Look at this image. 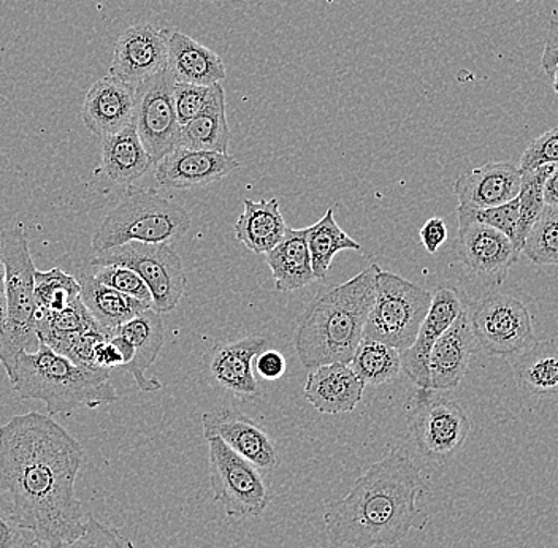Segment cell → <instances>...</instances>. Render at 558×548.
Returning <instances> with one entry per match:
<instances>
[{
    "mask_svg": "<svg viewBox=\"0 0 558 548\" xmlns=\"http://www.w3.org/2000/svg\"><path fill=\"white\" fill-rule=\"evenodd\" d=\"M208 467L213 498L232 519L259 516L274 499L264 474L233 452L218 436H209Z\"/></svg>",
    "mask_w": 558,
    "mask_h": 548,
    "instance_id": "8",
    "label": "cell"
},
{
    "mask_svg": "<svg viewBox=\"0 0 558 548\" xmlns=\"http://www.w3.org/2000/svg\"><path fill=\"white\" fill-rule=\"evenodd\" d=\"M37 537L21 525L12 501L0 488V548H26Z\"/></svg>",
    "mask_w": 558,
    "mask_h": 548,
    "instance_id": "40",
    "label": "cell"
},
{
    "mask_svg": "<svg viewBox=\"0 0 558 548\" xmlns=\"http://www.w3.org/2000/svg\"><path fill=\"white\" fill-rule=\"evenodd\" d=\"M279 292H294L316 281L306 244V229H288L284 239L265 254Z\"/></svg>",
    "mask_w": 558,
    "mask_h": 548,
    "instance_id": "26",
    "label": "cell"
},
{
    "mask_svg": "<svg viewBox=\"0 0 558 548\" xmlns=\"http://www.w3.org/2000/svg\"><path fill=\"white\" fill-rule=\"evenodd\" d=\"M408 425L418 453L436 463L456 456L471 431L463 407L449 398L434 397V390H418Z\"/></svg>",
    "mask_w": 558,
    "mask_h": 548,
    "instance_id": "11",
    "label": "cell"
},
{
    "mask_svg": "<svg viewBox=\"0 0 558 548\" xmlns=\"http://www.w3.org/2000/svg\"><path fill=\"white\" fill-rule=\"evenodd\" d=\"M213 86H198L190 85V83L174 82V110H177V117L181 127L194 120V118L204 110L209 97H211Z\"/></svg>",
    "mask_w": 558,
    "mask_h": 548,
    "instance_id": "41",
    "label": "cell"
},
{
    "mask_svg": "<svg viewBox=\"0 0 558 548\" xmlns=\"http://www.w3.org/2000/svg\"><path fill=\"white\" fill-rule=\"evenodd\" d=\"M0 256L5 265L7 317L0 327V365L7 376H13L17 355L35 352L37 306L34 299L35 268L29 240L23 227L0 230Z\"/></svg>",
    "mask_w": 558,
    "mask_h": 548,
    "instance_id": "5",
    "label": "cell"
},
{
    "mask_svg": "<svg viewBox=\"0 0 558 548\" xmlns=\"http://www.w3.org/2000/svg\"><path fill=\"white\" fill-rule=\"evenodd\" d=\"M351 366L365 386L375 387L399 379L403 372L400 352L378 341L362 340Z\"/></svg>",
    "mask_w": 558,
    "mask_h": 548,
    "instance_id": "33",
    "label": "cell"
},
{
    "mask_svg": "<svg viewBox=\"0 0 558 548\" xmlns=\"http://www.w3.org/2000/svg\"><path fill=\"white\" fill-rule=\"evenodd\" d=\"M268 348V338L257 334L213 345L204 357L209 380L233 397L254 400L259 397V383L254 377V358Z\"/></svg>",
    "mask_w": 558,
    "mask_h": 548,
    "instance_id": "16",
    "label": "cell"
},
{
    "mask_svg": "<svg viewBox=\"0 0 558 548\" xmlns=\"http://www.w3.org/2000/svg\"><path fill=\"white\" fill-rule=\"evenodd\" d=\"M174 78L170 70L140 83L135 94L134 124L140 142L153 163L178 148L181 124L173 100Z\"/></svg>",
    "mask_w": 558,
    "mask_h": 548,
    "instance_id": "12",
    "label": "cell"
},
{
    "mask_svg": "<svg viewBox=\"0 0 558 548\" xmlns=\"http://www.w3.org/2000/svg\"><path fill=\"white\" fill-rule=\"evenodd\" d=\"M254 368L262 379L278 380L286 373V357L275 349H267L254 358Z\"/></svg>",
    "mask_w": 558,
    "mask_h": 548,
    "instance_id": "43",
    "label": "cell"
},
{
    "mask_svg": "<svg viewBox=\"0 0 558 548\" xmlns=\"http://www.w3.org/2000/svg\"><path fill=\"white\" fill-rule=\"evenodd\" d=\"M421 243L428 254H436L448 240V226L441 218H432L422 226Z\"/></svg>",
    "mask_w": 558,
    "mask_h": 548,
    "instance_id": "44",
    "label": "cell"
},
{
    "mask_svg": "<svg viewBox=\"0 0 558 548\" xmlns=\"http://www.w3.org/2000/svg\"><path fill=\"white\" fill-rule=\"evenodd\" d=\"M34 299L38 314L59 313L80 300V282L61 268L35 271Z\"/></svg>",
    "mask_w": 558,
    "mask_h": 548,
    "instance_id": "34",
    "label": "cell"
},
{
    "mask_svg": "<svg viewBox=\"0 0 558 548\" xmlns=\"http://www.w3.org/2000/svg\"><path fill=\"white\" fill-rule=\"evenodd\" d=\"M137 86L107 75L87 90L82 107L86 129L97 137L118 134L134 121Z\"/></svg>",
    "mask_w": 558,
    "mask_h": 548,
    "instance_id": "19",
    "label": "cell"
},
{
    "mask_svg": "<svg viewBox=\"0 0 558 548\" xmlns=\"http://www.w3.org/2000/svg\"><path fill=\"white\" fill-rule=\"evenodd\" d=\"M26 548H48L47 544L40 543V540H34L33 544H29Z\"/></svg>",
    "mask_w": 558,
    "mask_h": 548,
    "instance_id": "51",
    "label": "cell"
},
{
    "mask_svg": "<svg viewBox=\"0 0 558 548\" xmlns=\"http://www.w3.org/2000/svg\"><path fill=\"white\" fill-rule=\"evenodd\" d=\"M544 204L546 206H553L558 208V166L554 169V172L547 178L546 184H544Z\"/></svg>",
    "mask_w": 558,
    "mask_h": 548,
    "instance_id": "47",
    "label": "cell"
},
{
    "mask_svg": "<svg viewBox=\"0 0 558 548\" xmlns=\"http://www.w3.org/2000/svg\"><path fill=\"white\" fill-rule=\"evenodd\" d=\"M80 296L90 316L107 330H118L151 306L108 288L93 275H80Z\"/></svg>",
    "mask_w": 558,
    "mask_h": 548,
    "instance_id": "30",
    "label": "cell"
},
{
    "mask_svg": "<svg viewBox=\"0 0 558 548\" xmlns=\"http://www.w3.org/2000/svg\"><path fill=\"white\" fill-rule=\"evenodd\" d=\"M50 548H135L117 528L105 525L93 514L86 520L85 532L75 540Z\"/></svg>",
    "mask_w": 558,
    "mask_h": 548,
    "instance_id": "39",
    "label": "cell"
},
{
    "mask_svg": "<svg viewBox=\"0 0 558 548\" xmlns=\"http://www.w3.org/2000/svg\"><path fill=\"white\" fill-rule=\"evenodd\" d=\"M476 343L495 357H515L536 344L532 314L511 295L488 293L470 313Z\"/></svg>",
    "mask_w": 558,
    "mask_h": 548,
    "instance_id": "10",
    "label": "cell"
},
{
    "mask_svg": "<svg viewBox=\"0 0 558 548\" xmlns=\"http://www.w3.org/2000/svg\"><path fill=\"white\" fill-rule=\"evenodd\" d=\"M169 34L151 23L128 27L114 45L108 75L138 86L169 69Z\"/></svg>",
    "mask_w": 558,
    "mask_h": 548,
    "instance_id": "13",
    "label": "cell"
},
{
    "mask_svg": "<svg viewBox=\"0 0 558 548\" xmlns=\"http://www.w3.org/2000/svg\"><path fill=\"white\" fill-rule=\"evenodd\" d=\"M365 383L349 363H329L312 369L305 398L320 414H349L364 398Z\"/></svg>",
    "mask_w": 558,
    "mask_h": 548,
    "instance_id": "22",
    "label": "cell"
},
{
    "mask_svg": "<svg viewBox=\"0 0 558 548\" xmlns=\"http://www.w3.org/2000/svg\"><path fill=\"white\" fill-rule=\"evenodd\" d=\"M434 293L390 271H379L375 302L364 331L365 341H378L403 352L416 340Z\"/></svg>",
    "mask_w": 558,
    "mask_h": 548,
    "instance_id": "7",
    "label": "cell"
},
{
    "mask_svg": "<svg viewBox=\"0 0 558 548\" xmlns=\"http://www.w3.org/2000/svg\"><path fill=\"white\" fill-rule=\"evenodd\" d=\"M544 166H558V127L544 132L530 143L519 162L521 173Z\"/></svg>",
    "mask_w": 558,
    "mask_h": 548,
    "instance_id": "42",
    "label": "cell"
},
{
    "mask_svg": "<svg viewBox=\"0 0 558 548\" xmlns=\"http://www.w3.org/2000/svg\"><path fill=\"white\" fill-rule=\"evenodd\" d=\"M178 148L229 155L230 129L226 114V90L221 83L213 86L204 110L181 127Z\"/></svg>",
    "mask_w": 558,
    "mask_h": 548,
    "instance_id": "27",
    "label": "cell"
},
{
    "mask_svg": "<svg viewBox=\"0 0 558 548\" xmlns=\"http://www.w3.org/2000/svg\"><path fill=\"white\" fill-rule=\"evenodd\" d=\"M7 317V296H5V285H0V322H5ZM0 326V327H2Z\"/></svg>",
    "mask_w": 558,
    "mask_h": 548,
    "instance_id": "48",
    "label": "cell"
},
{
    "mask_svg": "<svg viewBox=\"0 0 558 548\" xmlns=\"http://www.w3.org/2000/svg\"><path fill=\"white\" fill-rule=\"evenodd\" d=\"M244 211L233 226L236 240L251 253L267 254L284 239L288 223L281 212L278 198L270 200H244Z\"/></svg>",
    "mask_w": 558,
    "mask_h": 548,
    "instance_id": "28",
    "label": "cell"
},
{
    "mask_svg": "<svg viewBox=\"0 0 558 548\" xmlns=\"http://www.w3.org/2000/svg\"><path fill=\"white\" fill-rule=\"evenodd\" d=\"M457 256L466 273L484 284H504L519 253L514 243L498 230L483 223H459Z\"/></svg>",
    "mask_w": 558,
    "mask_h": 548,
    "instance_id": "14",
    "label": "cell"
},
{
    "mask_svg": "<svg viewBox=\"0 0 558 548\" xmlns=\"http://www.w3.org/2000/svg\"><path fill=\"white\" fill-rule=\"evenodd\" d=\"M110 338L100 341V343L94 348L93 361L96 368L111 373V369L122 368V363L124 362H122L121 352L118 351L117 345L111 343Z\"/></svg>",
    "mask_w": 558,
    "mask_h": 548,
    "instance_id": "46",
    "label": "cell"
},
{
    "mask_svg": "<svg viewBox=\"0 0 558 548\" xmlns=\"http://www.w3.org/2000/svg\"><path fill=\"white\" fill-rule=\"evenodd\" d=\"M190 229L186 208L157 194L155 188H132L105 216L90 239V247L100 254L131 241L170 243L186 235Z\"/></svg>",
    "mask_w": 558,
    "mask_h": 548,
    "instance_id": "6",
    "label": "cell"
},
{
    "mask_svg": "<svg viewBox=\"0 0 558 548\" xmlns=\"http://www.w3.org/2000/svg\"><path fill=\"white\" fill-rule=\"evenodd\" d=\"M512 375L530 397L558 394V340L536 341L529 351L511 357Z\"/></svg>",
    "mask_w": 558,
    "mask_h": 548,
    "instance_id": "29",
    "label": "cell"
},
{
    "mask_svg": "<svg viewBox=\"0 0 558 548\" xmlns=\"http://www.w3.org/2000/svg\"><path fill=\"white\" fill-rule=\"evenodd\" d=\"M169 70L174 82L198 86L218 85L227 76L221 56L183 33L169 34Z\"/></svg>",
    "mask_w": 558,
    "mask_h": 548,
    "instance_id": "23",
    "label": "cell"
},
{
    "mask_svg": "<svg viewBox=\"0 0 558 548\" xmlns=\"http://www.w3.org/2000/svg\"><path fill=\"white\" fill-rule=\"evenodd\" d=\"M239 169L242 163L230 155L174 148L156 163L155 176L160 187L187 191L221 181Z\"/></svg>",
    "mask_w": 558,
    "mask_h": 548,
    "instance_id": "18",
    "label": "cell"
},
{
    "mask_svg": "<svg viewBox=\"0 0 558 548\" xmlns=\"http://www.w3.org/2000/svg\"><path fill=\"white\" fill-rule=\"evenodd\" d=\"M465 309L459 292L451 288H439L432 296L427 316L422 320L416 340L401 352V366L418 390H432L428 376V358L438 338L452 326L453 320Z\"/></svg>",
    "mask_w": 558,
    "mask_h": 548,
    "instance_id": "17",
    "label": "cell"
},
{
    "mask_svg": "<svg viewBox=\"0 0 558 548\" xmlns=\"http://www.w3.org/2000/svg\"><path fill=\"white\" fill-rule=\"evenodd\" d=\"M89 265H121L134 270L148 285L153 309L159 314L172 313L180 305L187 284L183 261L170 243L131 241L97 254Z\"/></svg>",
    "mask_w": 558,
    "mask_h": 548,
    "instance_id": "9",
    "label": "cell"
},
{
    "mask_svg": "<svg viewBox=\"0 0 558 548\" xmlns=\"http://www.w3.org/2000/svg\"><path fill=\"white\" fill-rule=\"evenodd\" d=\"M100 155L105 176L122 186H131L155 166L140 142L134 122L118 134L104 137Z\"/></svg>",
    "mask_w": 558,
    "mask_h": 548,
    "instance_id": "25",
    "label": "cell"
},
{
    "mask_svg": "<svg viewBox=\"0 0 558 548\" xmlns=\"http://www.w3.org/2000/svg\"><path fill=\"white\" fill-rule=\"evenodd\" d=\"M474 338L470 310L463 309L451 327L438 338L428 358L432 390H453L469 372Z\"/></svg>",
    "mask_w": 558,
    "mask_h": 548,
    "instance_id": "20",
    "label": "cell"
},
{
    "mask_svg": "<svg viewBox=\"0 0 558 548\" xmlns=\"http://www.w3.org/2000/svg\"><path fill=\"white\" fill-rule=\"evenodd\" d=\"M558 65V13H554L547 27L544 50L541 52V69L550 75Z\"/></svg>",
    "mask_w": 558,
    "mask_h": 548,
    "instance_id": "45",
    "label": "cell"
},
{
    "mask_svg": "<svg viewBox=\"0 0 558 548\" xmlns=\"http://www.w3.org/2000/svg\"><path fill=\"white\" fill-rule=\"evenodd\" d=\"M96 324L99 322L90 316L80 296L78 302L59 313L38 314L35 333L38 343L69 358L82 334Z\"/></svg>",
    "mask_w": 558,
    "mask_h": 548,
    "instance_id": "31",
    "label": "cell"
},
{
    "mask_svg": "<svg viewBox=\"0 0 558 548\" xmlns=\"http://www.w3.org/2000/svg\"><path fill=\"white\" fill-rule=\"evenodd\" d=\"M521 183L522 173L514 163L488 162L457 178L453 194L463 208H492L514 200Z\"/></svg>",
    "mask_w": 558,
    "mask_h": 548,
    "instance_id": "21",
    "label": "cell"
},
{
    "mask_svg": "<svg viewBox=\"0 0 558 548\" xmlns=\"http://www.w3.org/2000/svg\"><path fill=\"white\" fill-rule=\"evenodd\" d=\"M425 491L417 464L392 449L355 480L347 497L327 504V536L337 547L396 546L417 525V499Z\"/></svg>",
    "mask_w": 558,
    "mask_h": 548,
    "instance_id": "2",
    "label": "cell"
},
{
    "mask_svg": "<svg viewBox=\"0 0 558 548\" xmlns=\"http://www.w3.org/2000/svg\"><path fill=\"white\" fill-rule=\"evenodd\" d=\"M93 276L108 288L140 300V302L146 303L153 308V296L148 285L131 268L121 267V265H105V267H99V270Z\"/></svg>",
    "mask_w": 558,
    "mask_h": 548,
    "instance_id": "38",
    "label": "cell"
},
{
    "mask_svg": "<svg viewBox=\"0 0 558 548\" xmlns=\"http://www.w3.org/2000/svg\"><path fill=\"white\" fill-rule=\"evenodd\" d=\"M0 285H5V265H3L2 256H0Z\"/></svg>",
    "mask_w": 558,
    "mask_h": 548,
    "instance_id": "50",
    "label": "cell"
},
{
    "mask_svg": "<svg viewBox=\"0 0 558 548\" xmlns=\"http://www.w3.org/2000/svg\"><path fill=\"white\" fill-rule=\"evenodd\" d=\"M306 244L312 257L313 273L316 281H323L329 273L331 261L341 251H362V244L351 239L335 219L333 208L314 226L306 229Z\"/></svg>",
    "mask_w": 558,
    "mask_h": 548,
    "instance_id": "32",
    "label": "cell"
},
{
    "mask_svg": "<svg viewBox=\"0 0 558 548\" xmlns=\"http://www.w3.org/2000/svg\"><path fill=\"white\" fill-rule=\"evenodd\" d=\"M522 253L536 265H558V208L544 206L523 244Z\"/></svg>",
    "mask_w": 558,
    "mask_h": 548,
    "instance_id": "36",
    "label": "cell"
},
{
    "mask_svg": "<svg viewBox=\"0 0 558 548\" xmlns=\"http://www.w3.org/2000/svg\"><path fill=\"white\" fill-rule=\"evenodd\" d=\"M457 219H459V223L474 222L492 227V229L505 233L514 243L519 221V197L508 204L492 206V208L471 209L459 206Z\"/></svg>",
    "mask_w": 558,
    "mask_h": 548,
    "instance_id": "37",
    "label": "cell"
},
{
    "mask_svg": "<svg viewBox=\"0 0 558 548\" xmlns=\"http://www.w3.org/2000/svg\"><path fill=\"white\" fill-rule=\"evenodd\" d=\"M379 271L381 267L372 264L344 284L314 296L299 317L294 338L296 355L305 368L351 363L364 340Z\"/></svg>",
    "mask_w": 558,
    "mask_h": 548,
    "instance_id": "3",
    "label": "cell"
},
{
    "mask_svg": "<svg viewBox=\"0 0 558 548\" xmlns=\"http://www.w3.org/2000/svg\"><path fill=\"white\" fill-rule=\"evenodd\" d=\"M117 331L134 345V361L124 369H128L134 376L138 389L142 392H157V390L162 389V383L155 377L153 379L146 377V372L157 361L163 343H166V327H163L160 314L153 308L146 309L145 313L129 320Z\"/></svg>",
    "mask_w": 558,
    "mask_h": 548,
    "instance_id": "24",
    "label": "cell"
},
{
    "mask_svg": "<svg viewBox=\"0 0 558 548\" xmlns=\"http://www.w3.org/2000/svg\"><path fill=\"white\" fill-rule=\"evenodd\" d=\"M556 166H544L539 169L530 170L522 173L521 192H519V221L515 230L514 246L518 253H522L523 244L530 230L533 229L536 221L543 212L544 206V184L547 178L554 172Z\"/></svg>",
    "mask_w": 558,
    "mask_h": 548,
    "instance_id": "35",
    "label": "cell"
},
{
    "mask_svg": "<svg viewBox=\"0 0 558 548\" xmlns=\"http://www.w3.org/2000/svg\"><path fill=\"white\" fill-rule=\"evenodd\" d=\"M10 383L23 400L41 401L48 415H69L82 407L96 410L118 401L110 372L80 365L45 344L17 355Z\"/></svg>",
    "mask_w": 558,
    "mask_h": 548,
    "instance_id": "4",
    "label": "cell"
},
{
    "mask_svg": "<svg viewBox=\"0 0 558 548\" xmlns=\"http://www.w3.org/2000/svg\"><path fill=\"white\" fill-rule=\"evenodd\" d=\"M205 439L218 436L233 452L256 466L262 474H271L279 464L278 447L274 439L243 412L221 407L205 412L202 417Z\"/></svg>",
    "mask_w": 558,
    "mask_h": 548,
    "instance_id": "15",
    "label": "cell"
},
{
    "mask_svg": "<svg viewBox=\"0 0 558 548\" xmlns=\"http://www.w3.org/2000/svg\"><path fill=\"white\" fill-rule=\"evenodd\" d=\"M550 78H553V87L554 90L558 94V65L556 69L553 70V73H550Z\"/></svg>",
    "mask_w": 558,
    "mask_h": 548,
    "instance_id": "49",
    "label": "cell"
},
{
    "mask_svg": "<svg viewBox=\"0 0 558 548\" xmlns=\"http://www.w3.org/2000/svg\"><path fill=\"white\" fill-rule=\"evenodd\" d=\"M85 450L51 415H15L0 427V488L24 528L48 548L72 543L89 514L75 484Z\"/></svg>",
    "mask_w": 558,
    "mask_h": 548,
    "instance_id": "1",
    "label": "cell"
}]
</instances>
